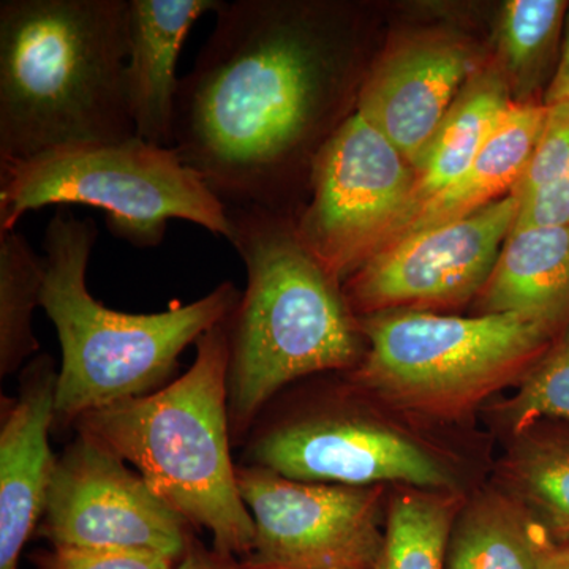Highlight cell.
I'll use <instances>...</instances> for the list:
<instances>
[{
    "label": "cell",
    "mask_w": 569,
    "mask_h": 569,
    "mask_svg": "<svg viewBox=\"0 0 569 569\" xmlns=\"http://www.w3.org/2000/svg\"><path fill=\"white\" fill-rule=\"evenodd\" d=\"M545 114L541 102H512L466 174L427 201L407 223L385 239L377 252L408 236L466 219L511 193L529 163Z\"/></svg>",
    "instance_id": "obj_17"
},
{
    "label": "cell",
    "mask_w": 569,
    "mask_h": 569,
    "mask_svg": "<svg viewBox=\"0 0 569 569\" xmlns=\"http://www.w3.org/2000/svg\"><path fill=\"white\" fill-rule=\"evenodd\" d=\"M321 20L288 3L220 2L179 82L173 148L224 204L280 212L346 122L332 116L340 62Z\"/></svg>",
    "instance_id": "obj_1"
},
{
    "label": "cell",
    "mask_w": 569,
    "mask_h": 569,
    "mask_svg": "<svg viewBox=\"0 0 569 569\" xmlns=\"http://www.w3.org/2000/svg\"><path fill=\"white\" fill-rule=\"evenodd\" d=\"M477 310L520 316L559 335L569 323V227L511 230Z\"/></svg>",
    "instance_id": "obj_16"
},
{
    "label": "cell",
    "mask_w": 569,
    "mask_h": 569,
    "mask_svg": "<svg viewBox=\"0 0 569 569\" xmlns=\"http://www.w3.org/2000/svg\"><path fill=\"white\" fill-rule=\"evenodd\" d=\"M569 100V9L567 13V21H565L563 39H561V48L559 62H557L556 73L545 97H542V104L550 107V104L568 102Z\"/></svg>",
    "instance_id": "obj_28"
},
{
    "label": "cell",
    "mask_w": 569,
    "mask_h": 569,
    "mask_svg": "<svg viewBox=\"0 0 569 569\" xmlns=\"http://www.w3.org/2000/svg\"><path fill=\"white\" fill-rule=\"evenodd\" d=\"M475 71L473 54L463 41L445 33L407 37L367 73L355 111L417 171Z\"/></svg>",
    "instance_id": "obj_13"
},
{
    "label": "cell",
    "mask_w": 569,
    "mask_h": 569,
    "mask_svg": "<svg viewBox=\"0 0 569 569\" xmlns=\"http://www.w3.org/2000/svg\"><path fill=\"white\" fill-rule=\"evenodd\" d=\"M44 261L21 231L0 233V376L24 369L40 350L33 312L41 307Z\"/></svg>",
    "instance_id": "obj_23"
},
{
    "label": "cell",
    "mask_w": 569,
    "mask_h": 569,
    "mask_svg": "<svg viewBox=\"0 0 569 569\" xmlns=\"http://www.w3.org/2000/svg\"><path fill=\"white\" fill-rule=\"evenodd\" d=\"M254 527L249 569H376L385 526V486H342L236 466Z\"/></svg>",
    "instance_id": "obj_10"
},
{
    "label": "cell",
    "mask_w": 569,
    "mask_h": 569,
    "mask_svg": "<svg viewBox=\"0 0 569 569\" xmlns=\"http://www.w3.org/2000/svg\"><path fill=\"white\" fill-rule=\"evenodd\" d=\"M37 537L51 548L182 559L194 529L126 460L77 433L52 471Z\"/></svg>",
    "instance_id": "obj_11"
},
{
    "label": "cell",
    "mask_w": 569,
    "mask_h": 569,
    "mask_svg": "<svg viewBox=\"0 0 569 569\" xmlns=\"http://www.w3.org/2000/svg\"><path fill=\"white\" fill-rule=\"evenodd\" d=\"M463 507L459 490H396L376 569H448L449 541Z\"/></svg>",
    "instance_id": "obj_22"
},
{
    "label": "cell",
    "mask_w": 569,
    "mask_h": 569,
    "mask_svg": "<svg viewBox=\"0 0 569 569\" xmlns=\"http://www.w3.org/2000/svg\"><path fill=\"white\" fill-rule=\"evenodd\" d=\"M241 448L239 466L266 468L296 481L459 490L448 463L373 415L369 399L348 378L342 387L288 402L276 397Z\"/></svg>",
    "instance_id": "obj_8"
},
{
    "label": "cell",
    "mask_w": 569,
    "mask_h": 569,
    "mask_svg": "<svg viewBox=\"0 0 569 569\" xmlns=\"http://www.w3.org/2000/svg\"><path fill=\"white\" fill-rule=\"evenodd\" d=\"M56 204L100 209L111 234L138 249L162 244L171 219L231 239L227 204L174 148L138 137L0 162V233Z\"/></svg>",
    "instance_id": "obj_7"
},
{
    "label": "cell",
    "mask_w": 569,
    "mask_h": 569,
    "mask_svg": "<svg viewBox=\"0 0 569 569\" xmlns=\"http://www.w3.org/2000/svg\"><path fill=\"white\" fill-rule=\"evenodd\" d=\"M37 569H174L178 561L153 553L51 548L31 557Z\"/></svg>",
    "instance_id": "obj_26"
},
{
    "label": "cell",
    "mask_w": 569,
    "mask_h": 569,
    "mask_svg": "<svg viewBox=\"0 0 569 569\" xmlns=\"http://www.w3.org/2000/svg\"><path fill=\"white\" fill-rule=\"evenodd\" d=\"M569 3L563 0H509L498 24L501 73L515 102H539L559 62ZM542 103V102H541Z\"/></svg>",
    "instance_id": "obj_21"
},
{
    "label": "cell",
    "mask_w": 569,
    "mask_h": 569,
    "mask_svg": "<svg viewBox=\"0 0 569 569\" xmlns=\"http://www.w3.org/2000/svg\"><path fill=\"white\" fill-rule=\"evenodd\" d=\"M227 320L200 337L183 376L151 395L91 411L73 427L134 467L193 529L208 530L212 548L244 560L254 527L231 456Z\"/></svg>",
    "instance_id": "obj_5"
},
{
    "label": "cell",
    "mask_w": 569,
    "mask_h": 569,
    "mask_svg": "<svg viewBox=\"0 0 569 569\" xmlns=\"http://www.w3.org/2000/svg\"><path fill=\"white\" fill-rule=\"evenodd\" d=\"M512 102L515 99L500 69L492 67L471 74L417 168L406 209L381 239L378 249L427 201L466 174Z\"/></svg>",
    "instance_id": "obj_18"
},
{
    "label": "cell",
    "mask_w": 569,
    "mask_h": 569,
    "mask_svg": "<svg viewBox=\"0 0 569 569\" xmlns=\"http://www.w3.org/2000/svg\"><path fill=\"white\" fill-rule=\"evenodd\" d=\"M569 181V100L546 107L545 122L522 178L512 193L518 197Z\"/></svg>",
    "instance_id": "obj_25"
},
{
    "label": "cell",
    "mask_w": 569,
    "mask_h": 569,
    "mask_svg": "<svg viewBox=\"0 0 569 569\" xmlns=\"http://www.w3.org/2000/svg\"><path fill=\"white\" fill-rule=\"evenodd\" d=\"M58 369L40 353L21 370L20 391L2 397L0 417V569L20 568L22 550L39 529L56 460L54 427Z\"/></svg>",
    "instance_id": "obj_14"
},
{
    "label": "cell",
    "mask_w": 569,
    "mask_h": 569,
    "mask_svg": "<svg viewBox=\"0 0 569 569\" xmlns=\"http://www.w3.org/2000/svg\"><path fill=\"white\" fill-rule=\"evenodd\" d=\"M548 531L516 498L488 490L466 505L456 520L448 569H538Z\"/></svg>",
    "instance_id": "obj_19"
},
{
    "label": "cell",
    "mask_w": 569,
    "mask_h": 569,
    "mask_svg": "<svg viewBox=\"0 0 569 569\" xmlns=\"http://www.w3.org/2000/svg\"><path fill=\"white\" fill-rule=\"evenodd\" d=\"M220 2L127 0V104L141 140L173 148L179 54L193 26Z\"/></svg>",
    "instance_id": "obj_15"
},
{
    "label": "cell",
    "mask_w": 569,
    "mask_h": 569,
    "mask_svg": "<svg viewBox=\"0 0 569 569\" xmlns=\"http://www.w3.org/2000/svg\"><path fill=\"white\" fill-rule=\"evenodd\" d=\"M127 0L0 2V162L137 137Z\"/></svg>",
    "instance_id": "obj_3"
},
{
    "label": "cell",
    "mask_w": 569,
    "mask_h": 569,
    "mask_svg": "<svg viewBox=\"0 0 569 569\" xmlns=\"http://www.w3.org/2000/svg\"><path fill=\"white\" fill-rule=\"evenodd\" d=\"M174 569H249L244 561L230 553L220 552L216 548H206L197 537L190 542Z\"/></svg>",
    "instance_id": "obj_27"
},
{
    "label": "cell",
    "mask_w": 569,
    "mask_h": 569,
    "mask_svg": "<svg viewBox=\"0 0 569 569\" xmlns=\"http://www.w3.org/2000/svg\"><path fill=\"white\" fill-rule=\"evenodd\" d=\"M99 231L92 219L58 211L43 236L41 309L50 317L62 362L54 389V426L167 387L179 356L233 313L241 291L231 282L164 312L127 313L104 307L86 277Z\"/></svg>",
    "instance_id": "obj_4"
},
{
    "label": "cell",
    "mask_w": 569,
    "mask_h": 569,
    "mask_svg": "<svg viewBox=\"0 0 569 569\" xmlns=\"http://www.w3.org/2000/svg\"><path fill=\"white\" fill-rule=\"evenodd\" d=\"M498 415L515 437L541 421L569 422V323L520 378L518 392Z\"/></svg>",
    "instance_id": "obj_24"
},
{
    "label": "cell",
    "mask_w": 569,
    "mask_h": 569,
    "mask_svg": "<svg viewBox=\"0 0 569 569\" xmlns=\"http://www.w3.org/2000/svg\"><path fill=\"white\" fill-rule=\"evenodd\" d=\"M500 482L553 542L569 541V422L541 421L516 436Z\"/></svg>",
    "instance_id": "obj_20"
},
{
    "label": "cell",
    "mask_w": 569,
    "mask_h": 569,
    "mask_svg": "<svg viewBox=\"0 0 569 569\" xmlns=\"http://www.w3.org/2000/svg\"><path fill=\"white\" fill-rule=\"evenodd\" d=\"M230 244L247 287L228 317V415L234 447L280 392L305 378L347 373L366 339L342 284L296 231L295 219L257 206H227Z\"/></svg>",
    "instance_id": "obj_2"
},
{
    "label": "cell",
    "mask_w": 569,
    "mask_h": 569,
    "mask_svg": "<svg viewBox=\"0 0 569 569\" xmlns=\"http://www.w3.org/2000/svg\"><path fill=\"white\" fill-rule=\"evenodd\" d=\"M538 569H569V541H550L539 556Z\"/></svg>",
    "instance_id": "obj_29"
},
{
    "label": "cell",
    "mask_w": 569,
    "mask_h": 569,
    "mask_svg": "<svg viewBox=\"0 0 569 569\" xmlns=\"http://www.w3.org/2000/svg\"><path fill=\"white\" fill-rule=\"evenodd\" d=\"M366 353L346 376L362 396L425 421L466 418L520 381L557 336L512 313L392 310L359 317Z\"/></svg>",
    "instance_id": "obj_6"
},
{
    "label": "cell",
    "mask_w": 569,
    "mask_h": 569,
    "mask_svg": "<svg viewBox=\"0 0 569 569\" xmlns=\"http://www.w3.org/2000/svg\"><path fill=\"white\" fill-rule=\"evenodd\" d=\"M508 193L466 219L385 247L356 269L343 295L356 318L392 310L456 309L488 283L519 212Z\"/></svg>",
    "instance_id": "obj_12"
},
{
    "label": "cell",
    "mask_w": 569,
    "mask_h": 569,
    "mask_svg": "<svg viewBox=\"0 0 569 569\" xmlns=\"http://www.w3.org/2000/svg\"><path fill=\"white\" fill-rule=\"evenodd\" d=\"M415 178L396 146L353 111L318 152L312 198L295 217L296 231L342 282L376 253L406 209Z\"/></svg>",
    "instance_id": "obj_9"
}]
</instances>
